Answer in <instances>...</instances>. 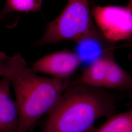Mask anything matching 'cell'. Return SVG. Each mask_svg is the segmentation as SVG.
<instances>
[{"label":"cell","mask_w":132,"mask_h":132,"mask_svg":"<svg viewBox=\"0 0 132 132\" xmlns=\"http://www.w3.org/2000/svg\"><path fill=\"white\" fill-rule=\"evenodd\" d=\"M0 76L8 79L14 89L19 110L17 132H30L56 104L71 81L38 76L19 53L10 56L3 52Z\"/></svg>","instance_id":"cell-1"},{"label":"cell","mask_w":132,"mask_h":132,"mask_svg":"<svg viewBox=\"0 0 132 132\" xmlns=\"http://www.w3.org/2000/svg\"><path fill=\"white\" fill-rule=\"evenodd\" d=\"M119 98L103 88L71 80L47 113L41 132H89L96 120L115 114Z\"/></svg>","instance_id":"cell-2"},{"label":"cell","mask_w":132,"mask_h":132,"mask_svg":"<svg viewBox=\"0 0 132 132\" xmlns=\"http://www.w3.org/2000/svg\"><path fill=\"white\" fill-rule=\"evenodd\" d=\"M96 34L91 19L88 0H69L61 14L48 24L42 37L34 44L40 46L64 40L77 43Z\"/></svg>","instance_id":"cell-3"},{"label":"cell","mask_w":132,"mask_h":132,"mask_svg":"<svg viewBox=\"0 0 132 132\" xmlns=\"http://www.w3.org/2000/svg\"><path fill=\"white\" fill-rule=\"evenodd\" d=\"M93 14L104 38L109 42H117L131 36V6H98L94 9Z\"/></svg>","instance_id":"cell-4"},{"label":"cell","mask_w":132,"mask_h":132,"mask_svg":"<svg viewBox=\"0 0 132 132\" xmlns=\"http://www.w3.org/2000/svg\"><path fill=\"white\" fill-rule=\"evenodd\" d=\"M82 63L76 53L63 51L43 57L31 68L36 73H46L57 78L70 79Z\"/></svg>","instance_id":"cell-5"},{"label":"cell","mask_w":132,"mask_h":132,"mask_svg":"<svg viewBox=\"0 0 132 132\" xmlns=\"http://www.w3.org/2000/svg\"><path fill=\"white\" fill-rule=\"evenodd\" d=\"M11 83L5 77L0 80V132H17L19 110L10 93Z\"/></svg>","instance_id":"cell-6"},{"label":"cell","mask_w":132,"mask_h":132,"mask_svg":"<svg viewBox=\"0 0 132 132\" xmlns=\"http://www.w3.org/2000/svg\"><path fill=\"white\" fill-rule=\"evenodd\" d=\"M130 75L114 60L113 53L109 57L103 88L118 90H127L132 88Z\"/></svg>","instance_id":"cell-7"},{"label":"cell","mask_w":132,"mask_h":132,"mask_svg":"<svg viewBox=\"0 0 132 132\" xmlns=\"http://www.w3.org/2000/svg\"><path fill=\"white\" fill-rule=\"evenodd\" d=\"M112 53V51L90 63L79 78L76 80L86 85L103 88L109 57Z\"/></svg>","instance_id":"cell-8"},{"label":"cell","mask_w":132,"mask_h":132,"mask_svg":"<svg viewBox=\"0 0 132 132\" xmlns=\"http://www.w3.org/2000/svg\"><path fill=\"white\" fill-rule=\"evenodd\" d=\"M77 43V53L82 62H92L102 56L105 53L111 51V49H105L103 43L98 33L86 37Z\"/></svg>","instance_id":"cell-9"},{"label":"cell","mask_w":132,"mask_h":132,"mask_svg":"<svg viewBox=\"0 0 132 132\" xmlns=\"http://www.w3.org/2000/svg\"><path fill=\"white\" fill-rule=\"evenodd\" d=\"M89 132H132V110L114 114L103 124Z\"/></svg>","instance_id":"cell-10"},{"label":"cell","mask_w":132,"mask_h":132,"mask_svg":"<svg viewBox=\"0 0 132 132\" xmlns=\"http://www.w3.org/2000/svg\"><path fill=\"white\" fill-rule=\"evenodd\" d=\"M42 3V0H6V5L2 12L5 14L11 11H36L41 8Z\"/></svg>","instance_id":"cell-11"},{"label":"cell","mask_w":132,"mask_h":132,"mask_svg":"<svg viewBox=\"0 0 132 132\" xmlns=\"http://www.w3.org/2000/svg\"><path fill=\"white\" fill-rule=\"evenodd\" d=\"M4 15V14L2 12H1L0 13V19H1V18L2 17V16H3Z\"/></svg>","instance_id":"cell-12"}]
</instances>
